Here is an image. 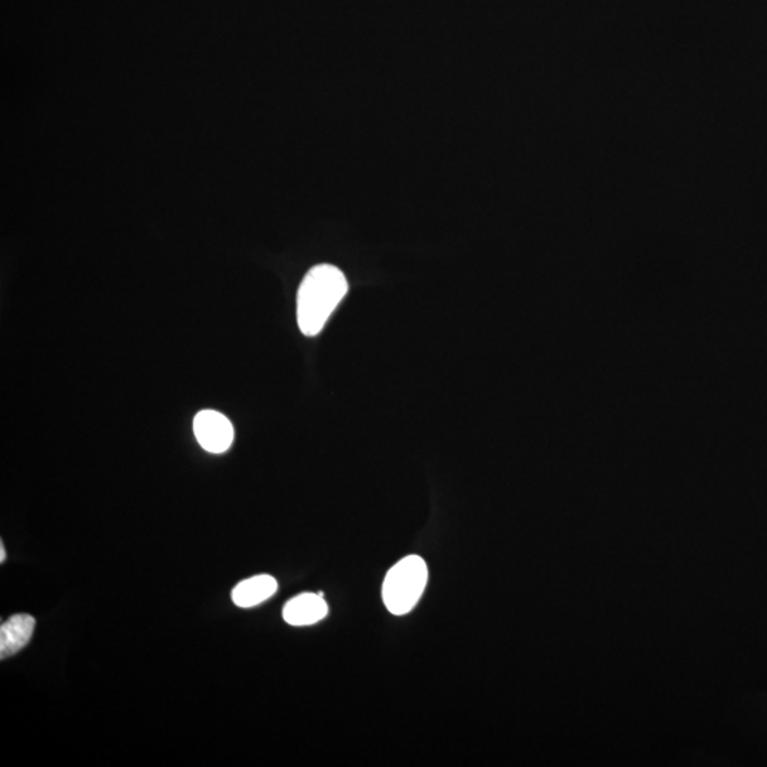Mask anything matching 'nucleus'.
<instances>
[{"label":"nucleus","instance_id":"obj_1","mask_svg":"<svg viewBox=\"0 0 767 767\" xmlns=\"http://www.w3.org/2000/svg\"><path fill=\"white\" fill-rule=\"evenodd\" d=\"M347 292L349 282L339 268L318 264L308 270L297 292V325L303 335L315 337L325 329Z\"/></svg>","mask_w":767,"mask_h":767},{"label":"nucleus","instance_id":"obj_2","mask_svg":"<svg viewBox=\"0 0 767 767\" xmlns=\"http://www.w3.org/2000/svg\"><path fill=\"white\" fill-rule=\"evenodd\" d=\"M428 585V566L422 557L407 556L390 568L383 583L385 607L394 616H405L421 600Z\"/></svg>","mask_w":767,"mask_h":767},{"label":"nucleus","instance_id":"obj_3","mask_svg":"<svg viewBox=\"0 0 767 767\" xmlns=\"http://www.w3.org/2000/svg\"><path fill=\"white\" fill-rule=\"evenodd\" d=\"M194 433L200 445L211 453L228 451L235 439V429L229 419L214 409L196 414Z\"/></svg>","mask_w":767,"mask_h":767},{"label":"nucleus","instance_id":"obj_4","mask_svg":"<svg viewBox=\"0 0 767 767\" xmlns=\"http://www.w3.org/2000/svg\"><path fill=\"white\" fill-rule=\"evenodd\" d=\"M329 614V606L325 600V595L318 593H303V595L292 598L283 609V619L293 627H306L326 619Z\"/></svg>","mask_w":767,"mask_h":767},{"label":"nucleus","instance_id":"obj_5","mask_svg":"<svg viewBox=\"0 0 767 767\" xmlns=\"http://www.w3.org/2000/svg\"><path fill=\"white\" fill-rule=\"evenodd\" d=\"M36 621L29 614H14L0 627V658L7 659L25 648L32 640Z\"/></svg>","mask_w":767,"mask_h":767},{"label":"nucleus","instance_id":"obj_6","mask_svg":"<svg viewBox=\"0 0 767 767\" xmlns=\"http://www.w3.org/2000/svg\"><path fill=\"white\" fill-rule=\"evenodd\" d=\"M278 591L277 578L260 574L240 582L238 586L232 590V600L242 609L262 605Z\"/></svg>","mask_w":767,"mask_h":767},{"label":"nucleus","instance_id":"obj_7","mask_svg":"<svg viewBox=\"0 0 767 767\" xmlns=\"http://www.w3.org/2000/svg\"><path fill=\"white\" fill-rule=\"evenodd\" d=\"M4 561H7V553H4L3 543H0V563H4Z\"/></svg>","mask_w":767,"mask_h":767}]
</instances>
